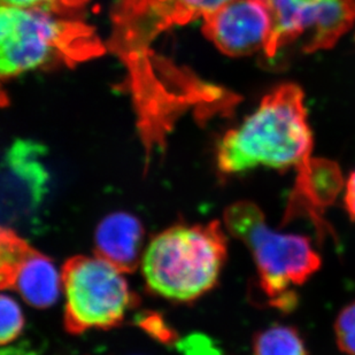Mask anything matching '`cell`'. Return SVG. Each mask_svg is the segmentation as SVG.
Listing matches in <instances>:
<instances>
[{
	"instance_id": "obj_1",
	"label": "cell",
	"mask_w": 355,
	"mask_h": 355,
	"mask_svg": "<svg viewBox=\"0 0 355 355\" xmlns=\"http://www.w3.org/2000/svg\"><path fill=\"white\" fill-rule=\"evenodd\" d=\"M312 148L302 90L295 84H282L239 127L221 138L216 166L223 176L261 166L286 171L311 158Z\"/></svg>"
},
{
	"instance_id": "obj_2",
	"label": "cell",
	"mask_w": 355,
	"mask_h": 355,
	"mask_svg": "<svg viewBox=\"0 0 355 355\" xmlns=\"http://www.w3.org/2000/svg\"><path fill=\"white\" fill-rule=\"evenodd\" d=\"M228 258L221 223L173 225L155 236L141 259L148 290L171 302H193L218 285Z\"/></svg>"
},
{
	"instance_id": "obj_3",
	"label": "cell",
	"mask_w": 355,
	"mask_h": 355,
	"mask_svg": "<svg viewBox=\"0 0 355 355\" xmlns=\"http://www.w3.org/2000/svg\"><path fill=\"white\" fill-rule=\"evenodd\" d=\"M104 52V44L89 24L0 5V80L58 64L74 67Z\"/></svg>"
},
{
	"instance_id": "obj_4",
	"label": "cell",
	"mask_w": 355,
	"mask_h": 355,
	"mask_svg": "<svg viewBox=\"0 0 355 355\" xmlns=\"http://www.w3.org/2000/svg\"><path fill=\"white\" fill-rule=\"evenodd\" d=\"M230 235L251 252L258 278L257 288L266 302L282 312L298 305L295 286L305 284L320 270L321 257L309 237L272 230L261 208L253 201H236L225 211Z\"/></svg>"
},
{
	"instance_id": "obj_5",
	"label": "cell",
	"mask_w": 355,
	"mask_h": 355,
	"mask_svg": "<svg viewBox=\"0 0 355 355\" xmlns=\"http://www.w3.org/2000/svg\"><path fill=\"white\" fill-rule=\"evenodd\" d=\"M64 328L71 335L115 328L138 305L122 272L103 259L78 255L62 267Z\"/></svg>"
},
{
	"instance_id": "obj_6",
	"label": "cell",
	"mask_w": 355,
	"mask_h": 355,
	"mask_svg": "<svg viewBox=\"0 0 355 355\" xmlns=\"http://www.w3.org/2000/svg\"><path fill=\"white\" fill-rule=\"evenodd\" d=\"M232 0H120L116 27L121 43L137 33L127 44L131 50L148 46L157 35L174 26H184L206 17Z\"/></svg>"
},
{
	"instance_id": "obj_7",
	"label": "cell",
	"mask_w": 355,
	"mask_h": 355,
	"mask_svg": "<svg viewBox=\"0 0 355 355\" xmlns=\"http://www.w3.org/2000/svg\"><path fill=\"white\" fill-rule=\"evenodd\" d=\"M202 33L223 53L244 57L265 50L272 17L261 0H232L205 17Z\"/></svg>"
},
{
	"instance_id": "obj_8",
	"label": "cell",
	"mask_w": 355,
	"mask_h": 355,
	"mask_svg": "<svg viewBox=\"0 0 355 355\" xmlns=\"http://www.w3.org/2000/svg\"><path fill=\"white\" fill-rule=\"evenodd\" d=\"M295 187L288 198L284 223L298 218H309L322 237L331 234L325 221V209L335 204L344 189V178L338 164L328 159L311 158L299 164Z\"/></svg>"
},
{
	"instance_id": "obj_9",
	"label": "cell",
	"mask_w": 355,
	"mask_h": 355,
	"mask_svg": "<svg viewBox=\"0 0 355 355\" xmlns=\"http://www.w3.org/2000/svg\"><path fill=\"white\" fill-rule=\"evenodd\" d=\"M144 227L134 215L124 211L110 214L98 225L94 250L122 272H134L141 263Z\"/></svg>"
},
{
	"instance_id": "obj_10",
	"label": "cell",
	"mask_w": 355,
	"mask_h": 355,
	"mask_svg": "<svg viewBox=\"0 0 355 355\" xmlns=\"http://www.w3.org/2000/svg\"><path fill=\"white\" fill-rule=\"evenodd\" d=\"M355 22V0H323L306 22L302 51L313 53L334 46Z\"/></svg>"
},
{
	"instance_id": "obj_11",
	"label": "cell",
	"mask_w": 355,
	"mask_h": 355,
	"mask_svg": "<svg viewBox=\"0 0 355 355\" xmlns=\"http://www.w3.org/2000/svg\"><path fill=\"white\" fill-rule=\"evenodd\" d=\"M60 284V276L52 260L34 250L22 266L14 290H17L29 305L44 309L57 302Z\"/></svg>"
},
{
	"instance_id": "obj_12",
	"label": "cell",
	"mask_w": 355,
	"mask_h": 355,
	"mask_svg": "<svg viewBox=\"0 0 355 355\" xmlns=\"http://www.w3.org/2000/svg\"><path fill=\"white\" fill-rule=\"evenodd\" d=\"M272 17V33L266 44L267 57L302 37L309 14L323 0H261Z\"/></svg>"
},
{
	"instance_id": "obj_13",
	"label": "cell",
	"mask_w": 355,
	"mask_h": 355,
	"mask_svg": "<svg viewBox=\"0 0 355 355\" xmlns=\"http://www.w3.org/2000/svg\"><path fill=\"white\" fill-rule=\"evenodd\" d=\"M252 349L253 355H309L298 329L286 324L270 325L257 332Z\"/></svg>"
},
{
	"instance_id": "obj_14",
	"label": "cell",
	"mask_w": 355,
	"mask_h": 355,
	"mask_svg": "<svg viewBox=\"0 0 355 355\" xmlns=\"http://www.w3.org/2000/svg\"><path fill=\"white\" fill-rule=\"evenodd\" d=\"M34 250L17 232L0 228V290L14 288L22 266Z\"/></svg>"
},
{
	"instance_id": "obj_15",
	"label": "cell",
	"mask_w": 355,
	"mask_h": 355,
	"mask_svg": "<svg viewBox=\"0 0 355 355\" xmlns=\"http://www.w3.org/2000/svg\"><path fill=\"white\" fill-rule=\"evenodd\" d=\"M24 329L20 305L10 295L0 293V346L14 342Z\"/></svg>"
},
{
	"instance_id": "obj_16",
	"label": "cell",
	"mask_w": 355,
	"mask_h": 355,
	"mask_svg": "<svg viewBox=\"0 0 355 355\" xmlns=\"http://www.w3.org/2000/svg\"><path fill=\"white\" fill-rule=\"evenodd\" d=\"M87 1L89 0H0V5L67 15L85 6Z\"/></svg>"
},
{
	"instance_id": "obj_17",
	"label": "cell",
	"mask_w": 355,
	"mask_h": 355,
	"mask_svg": "<svg viewBox=\"0 0 355 355\" xmlns=\"http://www.w3.org/2000/svg\"><path fill=\"white\" fill-rule=\"evenodd\" d=\"M336 342L346 355H355V302L346 305L336 318Z\"/></svg>"
},
{
	"instance_id": "obj_18",
	"label": "cell",
	"mask_w": 355,
	"mask_h": 355,
	"mask_svg": "<svg viewBox=\"0 0 355 355\" xmlns=\"http://www.w3.org/2000/svg\"><path fill=\"white\" fill-rule=\"evenodd\" d=\"M137 324L148 335L164 344H171L178 339L176 332L168 327L162 316L155 313H144L137 318Z\"/></svg>"
},
{
	"instance_id": "obj_19",
	"label": "cell",
	"mask_w": 355,
	"mask_h": 355,
	"mask_svg": "<svg viewBox=\"0 0 355 355\" xmlns=\"http://www.w3.org/2000/svg\"><path fill=\"white\" fill-rule=\"evenodd\" d=\"M344 206L349 218L355 221V171L351 173L349 180L346 182Z\"/></svg>"
},
{
	"instance_id": "obj_20",
	"label": "cell",
	"mask_w": 355,
	"mask_h": 355,
	"mask_svg": "<svg viewBox=\"0 0 355 355\" xmlns=\"http://www.w3.org/2000/svg\"><path fill=\"white\" fill-rule=\"evenodd\" d=\"M8 103H10V99H8L6 91H5L3 85H1V82H0V107H6V106H8Z\"/></svg>"
}]
</instances>
